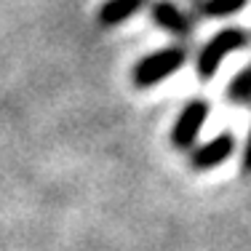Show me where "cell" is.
<instances>
[{"label": "cell", "instance_id": "cell-1", "mask_svg": "<svg viewBox=\"0 0 251 251\" xmlns=\"http://www.w3.org/2000/svg\"><path fill=\"white\" fill-rule=\"evenodd\" d=\"M184 64V51L182 49H166L158 53L139 59L134 67V83L139 88H150L155 83H160L163 77H169L171 73H176Z\"/></svg>", "mask_w": 251, "mask_h": 251}, {"label": "cell", "instance_id": "cell-2", "mask_svg": "<svg viewBox=\"0 0 251 251\" xmlns=\"http://www.w3.org/2000/svg\"><path fill=\"white\" fill-rule=\"evenodd\" d=\"M243 46H246V32L243 29H222V32H217L198 53V75L201 77L217 75L222 59L227 53L243 49Z\"/></svg>", "mask_w": 251, "mask_h": 251}, {"label": "cell", "instance_id": "cell-3", "mask_svg": "<svg viewBox=\"0 0 251 251\" xmlns=\"http://www.w3.org/2000/svg\"><path fill=\"white\" fill-rule=\"evenodd\" d=\"M206 118H208V101L206 99L187 101V107L179 112V118L174 123V131H171L174 147H179V150L193 147L195 139H198V134H201V128H203V123H206Z\"/></svg>", "mask_w": 251, "mask_h": 251}, {"label": "cell", "instance_id": "cell-4", "mask_svg": "<svg viewBox=\"0 0 251 251\" xmlns=\"http://www.w3.org/2000/svg\"><path fill=\"white\" fill-rule=\"evenodd\" d=\"M232 147H235L232 134H219V136H214V139H208L206 145L195 147L193 155H190V163L198 171H208V169H214V166L225 163L232 155Z\"/></svg>", "mask_w": 251, "mask_h": 251}, {"label": "cell", "instance_id": "cell-5", "mask_svg": "<svg viewBox=\"0 0 251 251\" xmlns=\"http://www.w3.org/2000/svg\"><path fill=\"white\" fill-rule=\"evenodd\" d=\"M152 19L158 22L160 27L171 29V32H176V35H184L190 29L187 16H184L174 3H166V0H160V3L152 5Z\"/></svg>", "mask_w": 251, "mask_h": 251}, {"label": "cell", "instance_id": "cell-6", "mask_svg": "<svg viewBox=\"0 0 251 251\" xmlns=\"http://www.w3.org/2000/svg\"><path fill=\"white\" fill-rule=\"evenodd\" d=\"M142 8V0H107L99 11V22L104 27H115V25H123L131 14Z\"/></svg>", "mask_w": 251, "mask_h": 251}, {"label": "cell", "instance_id": "cell-7", "mask_svg": "<svg viewBox=\"0 0 251 251\" xmlns=\"http://www.w3.org/2000/svg\"><path fill=\"white\" fill-rule=\"evenodd\" d=\"M230 99L232 101H243V104H251V67H246L243 73H238L230 83Z\"/></svg>", "mask_w": 251, "mask_h": 251}, {"label": "cell", "instance_id": "cell-8", "mask_svg": "<svg viewBox=\"0 0 251 251\" xmlns=\"http://www.w3.org/2000/svg\"><path fill=\"white\" fill-rule=\"evenodd\" d=\"M243 5H246V0H206L203 11L208 16H230L235 11H241Z\"/></svg>", "mask_w": 251, "mask_h": 251}, {"label": "cell", "instance_id": "cell-9", "mask_svg": "<svg viewBox=\"0 0 251 251\" xmlns=\"http://www.w3.org/2000/svg\"><path fill=\"white\" fill-rule=\"evenodd\" d=\"M243 171H246V174H251V131H249L246 150H243Z\"/></svg>", "mask_w": 251, "mask_h": 251}]
</instances>
